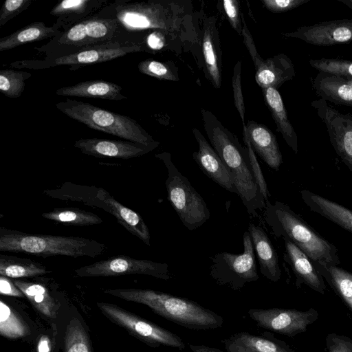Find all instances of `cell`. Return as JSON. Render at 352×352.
Masks as SVG:
<instances>
[{
	"mask_svg": "<svg viewBox=\"0 0 352 352\" xmlns=\"http://www.w3.org/2000/svg\"><path fill=\"white\" fill-rule=\"evenodd\" d=\"M222 7L232 28L242 35L243 23L240 3L237 0H223Z\"/></svg>",
	"mask_w": 352,
	"mask_h": 352,
	"instance_id": "cell-44",
	"label": "cell"
},
{
	"mask_svg": "<svg viewBox=\"0 0 352 352\" xmlns=\"http://www.w3.org/2000/svg\"><path fill=\"white\" fill-rule=\"evenodd\" d=\"M32 0H6L0 10V28L18 16L32 3Z\"/></svg>",
	"mask_w": 352,
	"mask_h": 352,
	"instance_id": "cell-41",
	"label": "cell"
},
{
	"mask_svg": "<svg viewBox=\"0 0 352 352\" xmlns=\"http://www.w3.org/2000/svg\"><path fill=\"white\" fill-rule=\"evenodd\" d=\"M155 157L160 160L167 169L165 186L167 198L172 207L188 230L197 229L210 217L206 203L177 168L169 153L156 154Z\"/></svg>",
	"mask_w": 352,
	"mask_h": 352,
	"instance_id": "cell-9",
	"label": "cell"
},
{
	"mask_svg": "<svg viewBox=\"0 0 352 352\" xmlns=\"http://www.w3.org/2000/svg\"><path fill=\"white\" fill-rule=\"evenodd\" d=\"M300 196L309 209L352 233V210L308 190Z\"/></svg>",
	"mask_w": 352,
	"mask_h": 352,
	"instance_id": "cell-26",
	"label": "cell"
},
{
	"mask_svg": "<svg viewBox=\"0 0 352 352\" xmlns=\"http://www.w3.org/2000/svg\"><path fill=\"white\" fill-rule=\"evenodd\" d=\"M255 80L261 89H278L295 76L292 60L285 54H278L265 60L255 68Z\"/></svg>",
	"mask_w": 352,
	"mask_h": 352,
	"instance_id": "cell-23",
	"label": "cell"
},
{
	"mask_svg": "<svg viewBox=\"0 0 352 352\" xmlns=\"http://www.w3.org/2000/svg\"><path fill=\"white\" fill-rule=\"evenodd\" d=\"M285 38H298L307 43L329 46L352 41V19L322 21L303 25L292 32L283 33Z\"/></svg>",
	"mask_w": 352,
	"mask_h": 352,
	"instance_id": "cell-15",
	"label": "cell"
},
{
	"mask_svg": "<svg viewBox=\"0 0 352 352\" xmlns=\"http://www.w3.org/2000/svg\"><path fill=\"white\" fill-rule=\"evenodd\" d=\"M122 87L116 83L102 80H94L82 81L71 86L63 87L58 89L55 93L60 96L110 100L127 99V97L122 93Z\"/></svg>",
	"mask_w": 352,
	"mask_h": 352,
	"instance_id": "cell-25",
	"label": "cell"
},
{
	"mask_svg": "<svg viewBox=\"0 0 352 352\" xmlns=\"http://www.w3.org/2000/svg\"><path fill=\"white\" fill-rule=\"evenodd\" d=\"M94 16L114 18L129 33L166 31L185 39L198 52L201 50V15L193 11L190 0H120L110 2Z\"/></svg>",
	"mask_w": 352,
	"mask_h": 352,
	"instance_id": "cell-1",
	"label": "cell"
},
{
	"mask_svg": "<svg viewBox=\"0 0 352 352\" xmlns=\"http://www.w3.org/2000/svg\"><path fill=\"white\" fill-rule=\"evenodd\" d=\"M51 273L43 264L28 258L0 254V276L10 278L36 277Z\"/></svg>",
	"mask_w": 352,
	"mask_h": 352,
	"instance_id": "cell-31",
	"label": "cell"
},
{
	"mask_svg": "<svg viewBox=\"0 0 352 352\" xmlns=\"http://www.w3.org/2000/svg\"><path fill=\"white\" fill-rule=\"evenodd\" d=\"M41 215L45 219L66 226H88L98 225L103 221L95 213L72 207L56 208Z\"/></svg>",
	"mask_w": 352,
	"mask_h": 352,
	"instance_id": "cell-34",
	"label": "cell"
},
{
	"mask_svg": "<svg viewBox=\"0 0 352 352\" xmlns=\"http://www.w3.org/2000/svg\"><path fill=\"white\" fill-rule=\"evenodd\" d=\"M138 69L140 73L160 80H179L178 68L172 61L162 62L148 58L140 62Z\"/></svg>",
	"mask_w": 352,
	"mask_h": 352,
	"instance_id": "cell-39",
	"label": "cell"
},
{
	"mask_svg": "<svg viewBox=\"0 0 352 352\" xmlns=\"http://www.w3.org/2000/svg\"><path fill=\"white\" fill-rule=\"evenodd\" d=\"M61 31L54 25L47 26L44 22L35 21L0 39V52L16 47L53 38Z\"/></svg>",
	"mask_w": 352,
	"mask_h": 352,
	"instance_id": "cell-29",
	"label": "cell"
},
{
	"mask_svg": "<svg viewBox=\"0 0 352 352\" xmlns=\"http://www.w3.org/2000/svg\"><path fill=\"white\" fill-rule=\"evenodd\" d=\"M126 32L120 37L96 45L86 47L67 56L43 59L16 60L11 63L16 69H43L58 66H69L70 70L107 62L129 54L148 50L144 44V36Z\"/></svg>",
	"mask_w": 352,
	"mask_h": 352,
	"instance_id": "cell-6",
	"label": "cell"
},
{
	"mask_svg": "<svg viewBox=\"0 0 352 352\" xmlns=\"http://www.w3.org/2000/svg\"><path fill=\"white\" fill-rule=\"evenodd\" d=\"M248 314L259 327L287 336L305 331L318 318V312L314 309L307 311L282 308L251 309Z\"/></svg>",
	"mask_w": 352,
	"mask_h": 352,
	"instance_id": "cell-14",
	"label": "cell"
},
{
	"mask_svg": "<svg viewBox=\"0 0 352 352\" xmlns=\"http://www.w3.org/2000/svg\"><path fill=\"white\" fill-rule=\"evenodd\" d=\"M310 65L318 70L338 75L346 78H352V61L338 58L310 59Z\"/></svg>",
	"mask_w": 352,
	"mask_h": 352,
	"instance_id": "cell-40",
	"label": "cell"
},
{
	"mask_svg": "<svg viewBox=\"0 0 352 352\" xmlns=\"http://www.w3.org/2000/svg\"><path fill=\"white\" fill-rule=\"evenodd\" d=\"M314 264L322 278L352 311V274L337 265L324 262H314Z\"/></svg>",
	"mask_w": 352,
	"mask_h": 352,
	"instance_id": "cell-33",
	"label": "cell"
},
{
	"mask_svg": "<svg viewBox=\"0 0 352 352\" xmlns=\"http://www.w3.org/2000/svg\"><path fill=\"white\" fill-rule=\"evenodd\" d=\"M98 188L94 186L66 182L58 188L45 190L43 192L54 199L80 202L88 206L101 208L109 213V207L97 197Z\"/></svg>",
	"mask_w": 352,
	"mask_h": 352,
	"instance_id": "cell-30",
	"label": "cell"
},
{
	"mask_svg": "<svg viewBox=\"0 0 352 352\" xmlns=\"http://www.w3.org/2000/svg\"><path fill=\"white\" fill-rule=\"evenodd\" d=\"M98 308L111 321L153 346L164 345L183 349L186 344L174 333L109 303L98 302Z\"/></svg>",
	"mask_w": 352,
	"mask_h": 352,
	"instance_id": "cell-12",
	"label": "cell"
},
{
	"mask_svg": "<svg viewBox=\"0 0 352 352\" xmlns=\"http://www.w3.org/2000/svg\"><path fill=\"white\" fill-rule=\"evenodd\" d=\"M311 105L324 124L337 155L352 173V114L340 112L321 98Z\"/></svg>",
	"mask_w": 352,
	"mask_h": 352,
	"instance_id": "cell-13",
	"label": "cell"
},
{
	"mask_svg": "<svg viewBox=\"0 0 352 352\" xmlns=\"http://www.w3.org/2000/svg\"><path fill=\"white\" fill-rule=\"evenodd\" d=\"M243 136L259 157L272 169L278 171L283 156L276 136L265 125L250 120L243 124Z\"/></svg>",
	"mask_w": 352,
	"mask_h": 352,
	"instance_id": "cell-19",
	"label": "cell"
},
{
	"mask_svg": "<svg viewBox=\"0 0 352 352\" xmlns=\"http://www.w3.org/2000/svg\"><path fill=\"white\" fill-rule=\"evenodd\" d=\"M79 277H112L142 274L165 280L171 278L169 266L146 259H136L127 255H118L100 260L74 270Z\"/></svg>",
	"mask_w": 352,
	"mask_h": 352,
	"instance_id": "cell-11",
	"label": "cell"
},
{
	"mask_svg": "<svg viewBox=\"0 0 352 352\" xmlns=\"http://www.w3.org/2000/svg\"><path fill=\"white\" fill-rule=\"evenodd\" d=\"M32 74L23 70L12 69L0 71V91L5 96L11 98H19L24 89L25 80Z\"/></svg>",
	"mask_w": 352,
	"mask_h": 352,
	"instance_id": "cell-37",
	"label": "cell"
},
{
	"mask_svg": "<svg viewBox=\"0 0 352 352\" xmlns=\"http://www.w3.org/2000/svg\"><path fill=\"white\" fill-rule=\"evenodd\" d=\"M243 140L245 144V146L248 151V155L250 160V164L252 166V170L253 173V175L255 179L256 183L257 184L261 193L262 194L265 201L269 200L268 197L270 196L267 183L265 180L263 175L262 173L261 168L258 164L257 159L256 157L255 152L252 149L250 143L247 138L243 136Z\"/></svg>",
	"mask_w": 352,
	"mask_h": 352,
	"instance_id": "cell-43",
	"label": "cell"
},
{
	"mask_svg": "<svg viewBox=\"0 0 352 352\" xmlns=\"http://www.w3.org/2000/svg\"><path fill=\"white\" fill-rule=\"evenodd\" d=\"M97 197L109 207V213L114 216L120 226L146 245H151L148 228L138 212L120 203L102 188H98Z\"/></svg>",
	"mask_w": 352,
	"mask_h": 352,
	"instance_id": "cell-21",
	"label": "cell"
},
{
	"mask_svg": "<svg viewBox=\"0 0 352 352\" xmlns=\"http://www.w3.org/2000/svg\"><path fill=\"white\" fill-rule=\"evenodd\" d=\"M344 78L346 79V82L352 87V78Z\"/></svg>",
	"mask_w": 352,
	"mask_h": 352,
	"instance_id": "cell-52",
	"label": "cell"
},
{
	"mask_svg": "<svg viewBox=\"0 0 352 352\" xmlns=\"http://www.w3.org/2000/svg\"><path fill=\"white\" fill-rule=\"evenodd\" d=\"M64 346V352H92L88 335L76 318L70 320L67 327Z\"/></svg>",
	"mask_w": 352,
	"mask_h": 352,
	"instance_id": "cell-38",
	"label": "cell"
},
{
	"mask_svg": "<svg viewBox=\"0 0 352 352\" xmlns=\"http://www.w3.org/2000/svg\"><path fill=\"white\" fill-rule=\"evenodd\" d=\"M125 33L116 19L92 16L61 31L47 43L34 47V50L45 57H60L115 40Z\"/></svg>",
	"mask_w": 352,
	"mask_h": 352,
	"instance_id": "cell-8",
	"label": "cell"
},
{
	"mask_svg": "<svg viewBox=\"0 0 352 352\" xmlns=\"http://www.w3.org/2000/svg\"><path fill=\"white\" fill-rule=\"evenodd\" d=\"M106 248L105 244L91 239L27 233L0 227L1 252H21L42 257L95 258L102 254Z\"/></svg>",
	"mask_w": 352,
	"mask_h": 352,
	"instance_id": "cell-5",
	"label": "cell"
},
{
	"mask_svg": "<svg viewBox=\"0 0 352 352\" xmlns=\"http://www.w3.org/2000/svg\"><path fill=\"white\" fill-rule=\"evenodd\" d=\"M309 0H261L263 6L273 13H282L308 2Z\"/></svg>",
	"mask_w": 352,
	"mask_h": 352,
	"instance_id": "cell-45",
	"label": "cell"
},
{
	"mask_svg": "<svg viewBox=\"0 0 352 352\" xmlns=\"http://www.w3.org/2000/svg\"><path fill=\"white\" fill-rule=\"evenodd\" d=\"M109 3L107 0H63L58 2L50 14L56 18L53 25L65 31L95 15Z\"/></svg>",
	"mask_w": 352,
	"mask_h": 352,
	"instance_id": "cell-20",
	"label": "cell"
},
{
	"mask_svg": "<svg viewBox=\"0 0 352 352\" xmlns=\"http://www.w3.org/2000/svg\"><path fill=\"white\" fill-rule=\"evenodd\" d=\"M192 133L199 146L192 158L199 168L221 187L236 193L232 176L213 147L199 130L193 128Z\"/></svg>",
	"mask_w": 352,
	"mask_h": 352,
	"instance_id": "cell-18",
	"label": "cell"
},
{
	"mask_svg": "<svg viewBox=\"0 0 352 352\" xmlns=\"http://www.w3.org/2000/svg\"><path fill=\"white\" fill-rule=\"evenodd\" d=\"M201 53L206 78L216 89L222 82V50L220 46L217 17L201 15Z\"/></svg>",
	"mask_w": 352,
	"mask_h": 352,
	"instance_id": "cell-17",
	"label": "cell"
},
{
	"mask_svg": "<svg viewBox=\"0 0 352 352\" xmlns=\"http://www.w3.org/2000/svg\"><path fill=\"white\" fill-rule=\"evenodd\" d=\"M284 241L285 260L297 278L314 291L324 294L326 286L314 262L294 243L287 240Z\"/></svg>",
	"mask_w": 352,
	"mask_h": 352,
	"instance_id": "cell-24",
	"label": "cell"
},
{
	"mask_svg": "<svg viewBox=\"0 0 352 352\" xmlns=\"http://www.w3.org/2000/svg\"><path fill=\"white\" fill-rule=\"evenodd\" d=\"M55 106L70 118L92 129L146 145L155 142L135 120L128 116L71 98L59 102Z\"/></svg>",
	"mask_w": 352,
	"mask_h": 352,
	"instance_id": "cell-7",
	"label": "cell"
},
{
	"mask_svg": "<svg viewBox=\"0 0 352 352\" xmlns=\"http://www.w3.org/2000/svg\"><path fill=\"white\" fill-rule=\"evenodd\" d=\"M104 292L145 305L157 314L188 329L207 330L223 325L221 316L184 298L147 289H107Z\"/></svg>",
	"mask_w": 352,
	"mask_h": 352,
	"instance_id": "cell-3",
	"label": "cell"
},
{
	"mask_svg": "<svg viewBox=\"0 0 352 352\" xmlns=\"http://www.w3.org/2000/svg\"><path fill=\"white\" fill-rule=\"evenodd\" d=\"M228 352H288L277 343L247 332H239L223 340Z\"/></svg>",
	"mask_w": 352,
	"mask_h": 352,
	"instance_id": "cell-32",
	"label": "cell"
},
{
	"mask_svg": "<svg viewBox=\"0 0 352 352\" xmlns=\"http://www.w3.org/2000/svg\"><path fill=\"white\" fill-rule=\"evenodd\" d=\"M51 342L49 338L44 335L42 336L37 344V352H50Z\"/></svg>",
	"mask_w": 352,
	"mask_h": 352,
	"instance_id": "cell-49",
	"label": "cell"
},
{
	"mask_svg": "<svg viewBox=\"0 0 352 352\" xmlns=\"http://www.w3.org/2000/svg\"><path fill=\"white\" fill-rule=\"evenodd\" d=\"M232 85L234 96V103L242 120L245 124V104L241 89V61L238 60L233 69Z\"/></svg>",
	"mask_w": 352,
	"mask_h": 352,
	"instance_id": "cell-42",
	"label": "cell"
},
{
	"mask_svg": "<svg viewBox=\"0 0 352 352\" xmlns=\"http://www.w3.org/2000/svg\"><path fill=\"white\" fill-rule=\"evenodd\" d=\"M159 144L160 142L157 141L146 145L128 140L91 138L76 140L74 146L87 155L128 160L145 155L156 148Z\"/></svg>",
	"mask_w": 352,
	"mask_h": 352,
	"instance_id": "cell-16",
	"label": "cell"
},
{
	"mask_svg": "<svg viewBox=\"0 0 352 352\" xmlns=\"http://www.w3.org/2000/svg\"><path fill=\"white\" fill-rule=\"evenodd\" d=\"M0 293L2 295L22 298L23 293L10 278L0 276Z\"/></svg>",
	"mask_w": 352,
	"mask_h": 352,
	"instance_id": "cell-48",
	"label": "cell"
},
{
	"mask_svg": "<svg viewBox=\"0 0 352 352\" xmlns=\"http://www.w3.org/2000/svg\"><path fill=\"white\" fill-rule=\"evenodd\" d=\"M242 23H243V30H242V35L243 37V42L250 54V56L252 59V61L254 64L255 68L257 67L260 63H261L263 58L258 54L256 50L255 43L253 41L252 36L247 27L246 23H245L243 16L242 15Z\"/></svg>",
	"mask_w": 352,
	"mask_h": 352,
	"instance_id": "cell-47",
	"label": "cell"
},
{
	"mask_svg": "<svg viewBox=\"0 0 352 352\" xmlns=\"http://www.w3.org/2000/svg\"><path fill=\"white\" fill-rule=\"evenodd\" d=\"M204 127L211 146L228 169L236 194L252 218L265 207V199L255 182L247 147L209 110L201 108Z\"/></svg>",
	"mask_w": 352,
	"mask_h": 352,
	"instance_id": "cell-2",
	"label": "cell"
},
{
	"mask_svg": "<svg viewBox=\"0 0 352 352\" xmlns=\"http://www.w3.org/2000/svg\"><path fill=\"white\" fill-rule=\"evenodd\" d=\"M189 347L192 352H223L221 350L205 345L189 344Z\"/></svg>",
	"mask_w": 352,
	"mask_h": 352,
	"instance_id": "cell-50",
	"label": "cell"
},
{
	"mask_svg": "<svg viewBox=\"0 0 352 352\" xmlns=\"http://www.w3.org/2000/svg\"><path fill=\"white\" fill-rule=\"evenodd\" d=\"M0 333L3 337L12 339L30 333L26 323L2 300L0 301Z\"/></svg>",
	"mask_w": 352,
	"mask_h": 352,
	"instance_id": "cell-36",
	"label": "cell"
},
{
	"mask_svg": "<svg viewBox=\"0 0 352 352\" xmlns=\"http://www.w3.org/2000/svg\"><path fill=\"white\" fill-rule=\"evenodd\" d=\"M326 343L328 352H352V340L345 336L329 334Z\"/></svg>",
	"mask_w": 352,
	"mask_h": 352,
	"instance_id": "cell-46",
	"label": "cell"
},
{
	"mask_svg": "<svg viewBox=\"0 0 352 352\" xmlns=\"http://www.w3.org/2000/svg\"><path fill=\"white\" fill-rule=\"evenodd\" d=\"M312 87L320 98L352 107V87L344 78L319 72L312 81Z\"/></svg>",
	"mask_w": 352,
	"mask_h": 352,
	"instance_id": "cell-27",
	"label": "cell"
},
{
	"mask_svg": "<svg viewBox=\"0 0 352 352\" xmlns=\"http://www.w3.org/2000/svg\"><path fill=\"white\" fill-rule=\"evenodd\" d=\"M339 1L343 3L346 6L352 9V0H340Z\"/></svg>",
	"mask_w": 352,
	"mask_h": 352,
	"instance_id": "cell-51",
	"label": "cell"
},
{
	"mask_svg": "<svg viewBox=\"0 0 352 352\" xmlns=\"http://www.w3.org/2000/svg\"><path fill=\"white\" fill-rule=\"evenodd\" d=\"M250 234L260 271L267 279L277 282L281 276L278 254L265 230L252 223L249 224Z\"/></svg>",
	"mask_w": 352,
	"mask_h": 352,
	"instance_id": "cell-22",
	"label": "cell"
},
{
	"mask_svg": "<svg viewBox=\"0 0 352 352\" xmlns=\"http://www.w3.org/2000/svg\"><path fill=\"white\" fill-rule=\"evenodd\" d=\"M266 105L269 108L279 132L287 144L298 153V137L295 130L288 119L286 108L278 89L274 87L261 89Z\"/></svg>",
	"mask_w": 352,
	"mask_h": 352,
	"instance_id": "cell-28",
	"label": "cell"
},
{
	"mask_svg": "<svg viewBox=\"0 0 352 352\" xmlns=\"http://www.w3.org/2000/svg\"><path fill=\"white\" fill-rule=\"evenodd\" d=\"M14 283L41 314L49 318H54L56 303L43 284L19 279L14 280Z\"/></svg>",
	"mask_w": 352,
	"mask_h": 352,
	"instance_id": "cell-35",
	"label": "cell"
},
{
	"mask_svg": "<svg viewBox=\"0 0 352 352\" xmlns=\"http://www.w3.org/2000/svg\"><path fill=\"white\" fill-rule=\"evenodd\" d=\"M263 218L272 232L296 245L314 262L340 265L337 248L323 238L287 204L265 201Z\"/></svg>",
	"mask_w": 352,
	"mask_h": 352,
	"instance_id": "cell-4",
	"label": "cell"
},
{
	"mask_svg": "<svg viewBox=\"0 0 352 352\" xmlns=\"http://www.w3.org/2000/svg\"><path fill=\"white\" fill-rule=\"evenodd\" d=\"M243 241L241 254L223 252L212 258L210 275L217 284L238 290L258 279L254 250L248 231L243 234Z\"/></svg>",
	"mask_w": 352,
	"mask_h": 352,
	"instance_id": "cell-10",
	"label": "cell"
}]
</instances>
